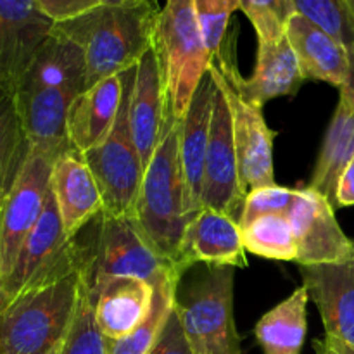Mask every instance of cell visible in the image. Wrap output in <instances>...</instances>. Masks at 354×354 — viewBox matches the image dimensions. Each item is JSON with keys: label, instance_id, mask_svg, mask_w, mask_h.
Segmentation results:
<instances>
[{"label": "cell", "instance_id": "6da1fadb", "mask_svg": "<svg viewBox=\"0 0 354 354\" xmlns=\"http://www.w3.org/2000/svg\"><path fill=\"white\" fill-rule=\"evenodd\" d=\"M159 12L156 0L102 3L59 21L54 28L82 47L86 59V88H90L138 64L154 44Z\"/></svg>", "mask_w": 354, "mask_h": 354}, {"label": "cell", "instance_id": "7a4b0ae2", "mask_svg": "<svg viewBox=\"0 0 354 354\" xmlns=\"http://www.w3.org/2000/svg\"><path fill=\"white\" fill-rule=\"evenodd\" d=\"M180 128L182 120L168 109L165 131L145 168L133 214L152 244L183 270L180 242L189 218L185 214V185L180 162Z\"/></svg>", "mask_w": 354, "mask_h": 354}, {"label": "cell", "instance_id": "3957f363", "mask_svg": "<svg viewBox=\"0 0 354 354\" xmlns=\"http://www.w3.org/2000/svg\"><path fill=\"white\" fill-rule=\"evenodd\" d=\"M90 225L93 232L88 242L82 244L76 239L86 286L114 277H135L152 286L162 277L185 273L152 244L135 214L100 213Z\"/></svg>", "mask_w": 354, "mask_h": 354}, {"label": "cell", "instance_id": "277c9868", "mask_svg": "<svg viewBox=\"0 0 354 354\" xmlns=\"http://www.w3.org/2000/svg\"><path fill=\"white\" fill-rule=\"evenodd\" d=\"M82 294V270L19 296L0 311V354H47L64 341Z\"/></svg>", "mask_w": 354, "mask_h": 354}, {"label": "cell", "instance_id": "5b68a950", "mask_svg": "<svg viewBox=\"0 0 354 354\" xmlns=\"http://www.w3.org/2000/svg\"><path fill=\"white\" fill-rule=\"evenodd\" d=\"M154 45L165 75L168 109L183 120L211 62L194 0H166L156 24Z\"/></svg>", "mask_w": 354, "mask_h": 354}, {"label": "cell", "instance_id": "8992f818", "mask_svg": "<svg viewBox=\"0 0 354 354\" xmlns=\"http://www.w3.org/2000/svg\"><path fill=\"white\" fill-rule=\"evenodd\" d=\"M209 73L220 83L232 114L239 175L245 192L275 185L273 173V131L266 124L263 111L252 106L241 90L242 75L235 62V33L228 31L220 50L211 57Z\"/></svg>", "mask_w": 354, "mask_h": 354}, {"label": "cell", "instance_id": "52a82bcc", "mask_svg": "<svg viewBox=\"0 0 354 354\" xmlns=\"http://www.w3.org/2000/svg\"><path fill=\"white\" fill-rule=\"evenodd\" d=\"M137 66L123 73V97L120 113L111 133L90 151L83 152L100 194L107 214H133L145 166L135 147L130 128V97Z\"/></svg>", "mask_w": 354, "mask_h": 354}, {"label": "cell", "instance_id": "ba28073f", "mask_svg": "<svg viewBox=\"0 0 354 354\" xmlns=\"http://www.w3.org/2000/svg\"><path fill=\"white\" fill-rule=\"evenodd\" d=\"M80 268L76 239H69L52 190H48L44 213L35 225L12 270L0 286V311L19 296L47 287Z\"/></svg>", "mask_w": 354, "mask_h": 354}, {"label": "cell", "instance_id": "9c48e42d", "mask_svg": "<svg viewBox=\"0 0 354 354\" xmlns=\"http://www.w3.org/2000/svg\"><path fill=\"white\" fill-rule=\"evenodd\" d=\"M175 308L194 354H241L232 266L211 268L190 286L183 299L176 297Z\"/></svg>", "mask_w": 354, "mask_h": 354}, {"label": "cell", "instance_id": "30bf717a", "mask_svg": "<svg viewBox=\"0 0 354 354\" xmlns=\"http://www.w3.org/2000/svg\"><path fill=\"white\" fill-rule=\"evenodd\" d=\"M57 158L55 154L30 147L12 189L0 204V286L44 213L50 190L52 168Z\"/></svg>", "mask_w": 354, "mask_h": 354}, {"label": "cell", "instance_id": "8fae6325", "mask_svg": "<svg viewBox=\"0 0 354 354\" xmlns=\"http://www.w3.org/2000/svg\"><path fill=\"white\" fill-rule=\"evenodd\" d=\"M213 82L209 142H207L206 162H204L203 207L221 211L239 221L248 192L242 187L241 175H239L230 106L220 83L214 78Z\"/></svg>", "mask_w": 354, "mask_h": 354}, {"label": "cell", "instance_id": "7c38bea8", "mask_svg": "<svg viewBox=\"0 0 354 354\" xmlns=\"http://www.w3.org/2000/svg\"><path fill=\"white\" fill-rule=\"evenodd\" d=\"M292 225L299 266L344 263L354 259V242L339 225L335 207L317 190L297 189L296 201L287 213Z\"/></svg>", "mask_w": 354, "mask_h": 354}, {"label": "cell", "instance_id": "4fadbf2b", "mask_svg": "<svg viewBox=\"0 0 354 354\" xmlns=\"http://www.w3.org/2000/svg\"><path fill=\"white\" fill-rule=\"evenodd\" d=\"M54 24L37 0H0V85H19Z\"/></svg>", "mask_w": 354, "mask_h": 354}, {"label": "cell", "instance_id": "5bb4252c", "mask_svg": "<svg viewBox=\"0 0 354 354\" xmlns=\"http://www.w3.org/2000/svg\"><path fill=\"white\" fill-rule=\"evenodd\" d=\"M168 114V93L158 48L152 47L137 64L130 97V128L135 147L147 168L162 137Z\"/></svg>", "mask_w": 354, "mask_h": 354}, {"label": "cell", "instance_id": "9a60e30c", "mask_svg": "<svg viewBox=\"0 0 354 354\" xmlns=\"http://www.w3.org/2000/svg\"><path fill=\"white\" fill-rule=\"evenodd\" d=\"M299 270L308 296L320 311L325 335L354 348V259Z\"/></svg>", "mask_w": 354, "mask_h": 354}, {"label": "cell", "instance_id": "2e32d148", "mask_svg": "<svg viewBox=\"0 0 354 354\" xmlns=\"http://www.w3.org/2000/svg\"><path fill=\"white\" fill-rule=\"evenodd\" d=\"M196 263H204L211 268H245L248 258L239 221L221 211L203 207L189 221L180 242V265L183 270L187 272Z\"/></svg>", "mask_w": 354, "mask_h": 354}, {"label": "cell", "instance_id": "e0dca14e", "mask_svg": "<svg viewBox=\"0 0 354 354\" xmlns=\"http://www.w3.org/2000/svg\"><path fill=\"white\" fill-rule=\"evenodd\" d=\"M85 289L97 327L109 341L131 334L152 310L154 287L147 280L114 277L93 286L85 283Z\"/></svg>", "mask_w": 354, "mask_h": 354}, {"label": "cell", "instance_id": "ac0fdd59", "mask_svg": "<svg viewBox=\"0 0 354 354\" xmlns=\"http://www.w3.org/2000/svg\"><path fill=\"white\" fill-rule=\"evenodd\" d=\"M50 190L69 239L78 237L102 213L104 201L99 185L83 154L75 147H68L55 159Z\"/></svg>", "mask_w": 354, "mask_h": 354}, {"label": "cell", "instance_id": "d6986e66", "mask_svg": "<svg viewBox=\"0 0 354 354\" xmlns=\"http://www.w3.org/2000/svg\"><path fill=\"white\" fill-rule=\"evenodd\" d=\"M213 86L214 82L207 69L194 92L180 128V162H182L183 185H185V214L189 221H192L203 209L204 162H206L207 142H209Z\"/></svg>", "mask_w": 354, "mask_h": 354}, {"label": "cell", "instance_id": "ffe728a7", "mask_svg": "<svg viewBox=\"0 0 354 354\" xmlns=\"http://www.w3.org/2000/svg\"><path fill=\"white\" fill-rule=\"evenodd\" d=\"M78 95L82 93L64 88L16 90L21 123L31 149L59 156L71 147L68 118Z\"/></svg>", "mask_w": 354, "mask_h": 354}, {"label": "cell", "instance_id": "44dd1931", "mask_svg": "<svg viewBox=\"0 0 354 354\" xmlns=\"http://www.w3.org/2000/svg\"><path fill=\"white\" fill-rule=\"evenodd\" d=\"M123 97V73L102 80L78 95L69 109L68 137L71 147L86 152L113 130Z\"/></svg>", "mask_w": 354, "mask_h": 354}, {"label": "cell", "instance_id": "7402d4cb", "mask_svg": "<svg viewBox=\"0 0 354 354\" xmlns=\"http://www.w3.org/2000/svg\"><path fill=\"white\" fill-rule=\"evenodd\" d=\"M286 37L296 52L304 80H318L341 88L349 68L348 47L301 14H294Z\"/></svg>", "mask_w": 354, "mask_h": 354}, {"label": "cell", "instance_id": "603a6c76", "mask_svg": "<svg viewBox=\"0 0 354 354\" xmlns=\"http://www.w3.org/2000/svg\"><path fill=\"white\" fill-rule=\"evenodd\" d=\"M304 82L296 52L283 35L275 41H258L254 71L241 80V90L252 106L263 109L270 100L297 93Z\"/></svg>", "mask_w": 354, "mask_h": 354}, {"label": "cell", "instance_id": "cb8c5ba5", "mask_svg": "<svg viewBox=\"0 0 354 354\" xmlns=\"http://www.w3.org/2000/svg\"><path fill=\"white\" fill-rule=\"evenodd\" d=\"M64 88L86 90V59L82 47L52 28L16 90Z\"/></svg>", "mask_w": 354, "mask_h": 354}, {"label": "cell", "instance_id": "d4e9b609", "mask_svg": "<svg viewBox=\"0 0 354 354\" xmlns=\"http://www.w3.org/2000/svg\"><path fill=\"white\" fill-rule=\"evenodd\" d=\"M354 158V111L344 100L339 99L330 124L325 131L324 144L310 180V189L330 201L334 207L337 183L342 171Z\"/></svg>", "mask_w": 354, "mask_h": 354}, {"label": "cell", "instance_id": "484cf974", "mask_svg": "<svg viewBox=\"0 0 354 354\" xmlns=\"http://www.w3.org/2000/svg\"><path fill=\"white\" fill-rule=\"evenodd\" d=\"M308 301L306 287L301 286L259 318L254 334L265 354H301L308 332Z\"/></svg>", "mask_w": 354, "mask_h": 354}, {"label": "cell", "instance_id": "4316f807", "mask_svg": "<svg viewBox=\"0 0 354 354\" xmlns=\"http://www.w3.org/2000/svg\"><path fill=\"white\" fill-rule=\"evenodd\" d=\"M182 277L168 275L152 283L154 301L149 317L124 337L109 341L106 339V354H149L161 337L169 315L176 306V290Z\"/></svg>", "mask_w": 354, "mask_h": 354}, {"label": "cell", "instance_id": "83f0119b", "mask_svg": "<svg viewBox=\"0 0 354 354\" xmlns=\"http://www.w3.org/2000/svg\"><path fill=\"white\" fill-rule=\"evenodd\" d=\"M30 152L19 109L16 88L0 85V190L6 199L12 189Z\"/></svg>", "mask_w": 354, "mask_h": 354}, {"label": "cell", "instance_id": "f1b7e54d", "mask_svg": "<svg viewBox=\"0 0 354 354\" xmlns=\"http://www.w3.org/2000/svg\"><path fill=\"white\" fill-rule=\"evenodd\" d=\"M245 251L272 261L297 259V245L287 214H266L241 227Z\"/></svg>", "mask_w": 354, "mask_h": 354}, {"label": "cell", "instance_id": "f546056e", "mask_svg": "<svg viewBox=\"0 0 354 354\" xmlns=\"http://www.w3.org/2000/svg\"><path fill=\"white\" fill-rule=\"evenodd\" d=\"M301 14L346 47L354 45V12L346 0H292Z\"/></svg>", "mask_w": 354, "mask_h": 354}, {"label": "cell", "instance_id": "4dcf8cb0", "mask_svg": "<svg viewBox=\"0 0 354 354\" xmlns=\"http://www.w3.org/2000/svg\"><path fill=\"white\" fill-rule=\"evenodd\" d=\"M59 354H106V337L95 324L83 279L78 308H76L75 318L62 341Z\"/></svg>", "mask_w": 354, "mask_h": 354}, {"label": "cell", "instance_id": "1f68e13d", "mask_svg": "<svg viewBox=\"0 0 354 354\" xmlns=\"http://www.w3.org/2000/svg\"><path fill=\"white\" fill-rule=\"evenodd\" d=\"M239 3L254 26L258 41L282 38L290 17L296 14L292 0H239Z\"/></svg>", "mask_w": 354, "mask_h": 354}, {"label": "cell", "instance_id": "d6a6232c", "mask_svg": "<svg viewBox=\"0 0 354 354\" xmlns=\"http://www.w3.org/2000/svg\"><path fill=\"white\" fill-rule=\"evenodd\" d=\"M204 41L213 57L230 31V17L241 9L239 0H194Z\"/></svg>", "mask_w": 354, "mask_h": 354}, {"label": "cell", "instance_id": "836d02e7", "mask_svg": "<svg viewBox=\"0 0 354 354\" xmlns=\"http://www.w3.org/2000/svg\"><path fill=\"white\" fill-rule=\"evenodd\" d=\"M297 189H289V187L268 185L259 187V189L249 190L245 196L244 207H242L241 220L239 225L245 227L252 220L266 214H287L296 201Z\"/></svg>", "mask_w": 354, "mask_h": 354}, {"label": "cell", "instance_id": "e575fe53", "mask_svg": "<svg viewBox=\"0 0 354 354\" xmlns=\"http://www.w3.org/2000/svg\"><path fill=\"white\" fill-rule=\"evenodd\" d=\"M149 354H194L185 337V332H183L176 308L169 315L161 337L158 339V342H156V346Z\"/></svg>", "mask_w": 354, "mask_h": 354}, {"label": "cell", "instance_id": "d590c367", "mask_svg": "<svg viewBox=\"0 0 354 354\" xmlns=\"http://www.w3.org/2000/svg\"><path fill=\"white\" fill-rule=\"evenodd\" d=\"M37 3L50 19L59 23L95 9L106 3V0H37Z\"/></svg>", "mask_w": 354, "mask_h": 354}, {"label": "cell", "instance_id": "8d00e7d4", "mask_svg": "<svg viewBox=\"0 0 354 354\" xmlns=\"http://www.w3.org/2000/svg\"><path fill=\"white\" fill-rule=\"evenodd\" d=\"M335 204L337 207H353L354 206V158L342 171L335 192Z\"/></svg>", "mask_w": 354, "mask_h": 354}, {"label": "cell", "instance_id": "74e56055", "mask_svg": "<svg viewBox=\"0 0 354 354\" xmlns=\"http://www.w3.org/2000/svg\"><path fill=\"white\" fill-rule=\"evenodd\" d=\"M348 76H346V82L342 83V86L339 90H341V100H344V102L354 111V45L348 48Z\"/></svg>", "mask_w": 354, "mask_h": 354}, {"label": "cell", "instance_id": "f35d334b", "mask_svg": "<svg viewBox=\"0 0 354 354\" xmlns=\"http://www.w3.org/2000/svg\"><path fill=\"white\" fill-rule=\"evenodd\" d=\"M320 354H354V348L344 344V342L337 341V339H332L325 335V339L317 344Z\"/></svg>", "mask_w": 354, "mask_h": 354}, {"label": "cell", "instance_id": "ab89813d", "mask_svg": "<svg viewBox=\"0 0 354 354\" xmlns=\"http://www.w3.org/2000/svg\"><path fill=\"white\" fill-rule=\"evenodd\" d=\"M138 2V0H106V3H111V6H116V3H133Z\"/></svg>", "mask_w": 354, "mask_h": 354}, {"label": "cell", "instance_id": "60d3db41", "mask_svg": "<svg viewBox=\"0 0 354 354\" xmlns=\"http://www.w3.org/2000/svg\"><path fill=\"white\" fill-rule=\"evenodd\" d=\"M61 346H62V342H61V344H59V346H55V348L52 349L50 353H47V354H59V351H61Z\"/></svg>", "mask_w": 354, "mask_h": 354}, {"label": "cell", "instance_id": "b9f144b4", "mask_svg": "<svg viewBox=\"0 0 354 354\" xmlns=\"http://www.w3.org/2000/svg\"><path fill=\"white\" fill-rule=\"evenodd\" d=\"M346 2L349 3V7H351V10L354 12V0H346Z\"/></svg>", "mask_w": 354, "mask_h": 354}, {"label": "cell", "instance_id": "7bdbcfd3", "mask_svg": "<svg viewBox=\"0 0 354 354\" xmlns=\"http://www.w3.org/2000/svg\"><path fill=\"white\" fill-rule=\"evenodd\" d=\"M2 201H3V196H2V190H0V204H2Z\"/></svg>", "mask_w": 354, "mask_h": 354}]
</instances>
